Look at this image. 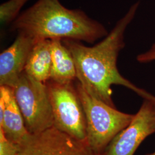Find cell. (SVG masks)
<instances>
[{
    "label": "cell",
    "mask_w": 155,
    "mask_h": 155,
    "mask_svg": "<svg viewBox=\"0 0 155 155\" xmlns=\"http://www.w3.org/2000/svg\"><path fill=\"white\" fill-rule=\"evenodd\" d=\"M139 4L131 6L107 36L93 47L84 45L79 41L62 40L74 58L78 82L87 93L112 107H115L111 88L114 84L130 89L143 99L155 101V95L124 77L117 67L119 53L125 46L124 34L136 15Z\"/></svg>",
    "instance_id": "6da1fadb"
},
{
    "label": "cell",
    "mask_w": 155,
    "mask_h": 155,
    "mask_svg": "<svg viewBox=\"0 0 155 155\" xmlns=\"http://www.w3.org/2000/svg\"><path fill=\"white\" fill-rule=\"evenodd\" d=\"M12 31L36 41L71 39L93 43L109 33L105 27L81 9H70L60 0H38L12 23Z\"/></svg>",
    "instance_id": "7a4b0ae2"
},
{
    "label": "cell",
    "mask_w": 155,
    "mask_h": 155,
    "mask_svg": "<svg viewBox=\"0 0 155 155\" xmlns=\"http://www.w3.org/2000/svg\"><path fill=\"white\" fill-rule=\"evenodd\" d=\"M76 88L86 116V142L95 153L102 155L111 140L132 121L134 114L118 110L93 97L78 82Z\"/></svg>",
    "instance_id": "3957f363"
},
{
    "label": "cell",
    "mask_w": 155,
    "mask_h": 155,
    "mask_svg": "<svg viewBox=\"0 0 155 155\" xmlns=\"http://www.w3.org/2000/svg\"><path fill=\"white\" fill-rule=\"evenodd\" d=\"M13 89L29 133L38 134L54 126L47 83L36 80L24 71Z\"/></svg>",
    "instance_id": "277c9868"
},
{
    "label": "cell",
    "mask_w": 155,
    "mask_h": 155,
    "mask_svg": "<svg viewBox=\"0 0 155 155\" xmlns=\"http://www.w3.org/2000/svg\"><path fill=\"white\" fill-rule=\"evenodd\" d=\"M54 117V126L81 141L87 138L86 120L83 106L73 84L47 82Z\"/></svg>",
    "instance_id": "5b68a950"
},
{
    "label": "cell",
    "mask_w": 155,
    "mask_h": 155,
    "mask_svg": "<svg viewBox=\"0 0 155 155\" xmlns=\"http://www.w3.org/2000/svg\"><path fill=\"white\" fill-rule=\"evenodd\" d=\"M17 147V155H98L86 141L75 139L54 126L38 134H29Z\"/></svg>",
    "instance_id": "8992f818"
},
{
    "label": "cell",
    "mask_w": 155,
    "mask_h": 155,
    "mask_svg": "<svg viewBox=\"0 0 155 155\" xmlns=\"http://www.w3.org/2000/svg\"><path fill=\"white\" fill-rule=\"evenodd\" d=\"M155 133V101L144 99L127 127L117 134L102 155H133L140 145Z\"/></svg>",
    "instance_id": "52a82bcc"
},
{
    "label": "cell",
    "mask_w": 155,
    "mask_h": 155,
    "mask_svg": "<svg viewBox=\"0 0 155 155\" xmlns=\"http://www.w3.org/2000/svg\"><path fill=\"white\" fill-rule=\"evenodd\" d=\"M37 41L18 33L13 44L0 54V86L13 88L24 71L28 56Z\"/></svg>",
    "instance_id": "ba28073f"
},
{
    "label": "cell",
    "mask_w": 155,
    "mask_h": 155,
    "mask_svg": "<svg viewBox=\"0 0 155 155\" xmlns=\"http://www.w3.org/2000/svg\"><path fill=\"white\" fill-rule=\"evenodd\" d=\"M0 128L6 138L16 144L21 143L30 134L17 103L13 89L8 86H0Z\"/></svg>",
    "instance_id": "9c48e42d"
},
{
    "label": "cell",
    "mask_w": 155,
    "mask_h": 155,
    "mask_svg": "<svg viewBox=\"0 0 155 155\" xmlns=\"http://www.w3.org/2000/svg\"><path fill=\"white\" fill-rule=\"evenodd\" d=\"M52 67L50 81L69 84L77 79L75 63L70 50L61 39L51 40Z\"/></svg>",
    "instance_id": "30bf717a"
},
{
    "label": "cell",
    "mask_w": 155,
    "mask_h": 155,
    "mask_svg": "<svg viewBox=\"0 0 155 155\" xmlns=\"http://www.w3.org/2000/svg\"><path fill=\"white\" fill-rule=\"evenodd\" d=\"M51 67V40H39L29 55L24 71L36 80L46 83L50 80Z\"/></svg>",
    "instance_id": "8fae6325"
},
{
    "label": "cell",
    "mask_w": 155,
    "mask_h": 155,
    "mask_svg": "<svg viewBox=\"0 0 155 155\" xmlns=\"http://www.w3.org/2000/svg\"><path fill=\"white\" fill-rule=\"evenodd\" d=\"M29 0H8L0 5V23L4 27L9 24L11 25L17 17L22 7Z\"/></svg>",
    "instance_id": "7c38bea8"
},
{
    "label": "cell",
    "mask_w": 155,
    "mask_h": 155,
    "mask_svg": "<svg viewBox=\"0 0 155 155\" xmlns=\"http://www.w3.org/2000/svg\"><path fill=\"white\" fill-rule=\"evenodd\" d=\"M18 147L6 138L3 130L0 128V155H17Z\"/></svg>",
    "instance_id": "4fadbf2b"
},
{
    "label": "cell",
    "mask_w": 155,
    "mask_h": 155,
    "mask_svg": "<svg viewBox=\"0 0 155 155\" xmlns=\"http://www.w3.org/2000/svg\"><path fill=\"white\" fill-rule=\"evenodd\" d=\"M136 60L140 63H148L155 61V43L150 49L137 56Z\"/></svg>",
    "instance_id": "5bb4252c"
},
{
    "label": "cell",
    "mask_w": 155,
    "mask_h": 155,
    "mask_svg": "<svg viewBox=\"0 0 155 155\" xmlns=\"http://www.w3.org/2000/svg\"><path fill=\"white\" fill-rule=\"evenodd\" d=\"M155 155V151L154 152H153V153H150V154H147V155Z\"/></svg>",
    "instance_id": "9a60e30c"
}]
</instances>
